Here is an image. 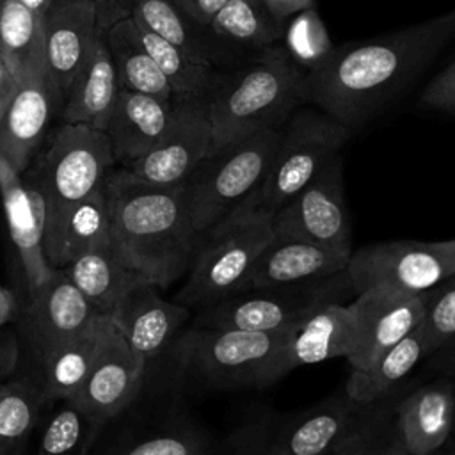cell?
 Wrapping results in <instances>:
<instances>
[{
  "mask_svg": "<svg viewBox=\"0 0 455 455\" xmlns=\"http://www.w3.org/2000/svg\"><path fill=\"white\" fill-rule=\"evenodd\" d=\"M348 293L354 291L347 268L323 279L245 290L201 309L194 327L279 331L295 325L322 306L341 302Z\"/></svg>",
  "mask_w": 455,
  "mask_h": 455,
  "instance_id": "9",
  "label": "cell"
},
{
  "mask_svg": "<svg viewBox=\"0 0 455 455\" xmlns=\"http://www.w3.org/2000/svg\"><path fill=\"white\" fill-rule=\"evenodd\" d=\"M306 103V73L281 43L252 55L243 66L219 75L204 98L215 153L268 128H279Z\"/></svg>",
  "mask_w": 455,
  "mask_h": 455,
  "instance_id": "3",
  "label": "cell"
},
{
  "mask_svg": "<svg viewBox=\"0 0 455 455\" xmlns=\"http://www.w3.org/2000/svg\"><path fill=\"white\" fill-rule=\"evenodd\" d=\"M212 126L204 100L172 98V119L164 137L140 158L126 165L137 178L155 185L187 181L210 155Z\"/></svg>",
  "mask_w": 455,
  "mask_h": 455,
  "instance_id": "13",
  "label": "cell"
},
{
  "mask_svg": "<svg viewBox=\"0 0 455 455\" xmlns=\"http://www.w3.org/2000/svg\"><path fill=\"white\" fill-rule=\"evenodd\" d=\"M290 327L238 331L192 327L176 345L181 370L220 387L267 386L274 382V361Z\"/></svg>",
  "mask_w": 455,
  "mask_h": 455,
  "instance_id": "8",
  "label": "cell"
},
{
  "mask_svg": "<svg viewBox=\"0 0 455 455\" xmlns=\"http://www.w3.org/2000/svg\"><path fill=\"white\" fill-rule=\"evenodd\" d=\"M41 18L21 0L0 4V55L20 84L44 69Z\"/></svg>",
  "mask_w": 455,
  "mask_h": 455,
  "instance_id": "32",
  "label": "cell"
},
{
  "mask_svg": "<svg viewBox=\"0 0 455 455\" xmlns=\"http://www.w3.org/2000/svg\"><path fill=\"white\" fill-rule=\"evenodd\" d=\"M18 87H20V82L11 73V69L7 68V64L4 62V59L0 55V119L5 114L11 100L14 98Z\"/></svg>",
  "mask_w": 455,
  "mask_h": 455,
  "instance_id": "46",
  "label": "cell"
},
{
  "mask_svg": "<svg viewBox=\"0 0 455 455\" xmlns=\"http://www.w3.org/2000/svg\"><path fill=\"white\" fill-rule=\"evenodd\" d=\"M116 158L105 132L87 124L62 123L21 172L41 192L46 204L44 252L64 215L103 185Z\"/></svg>",
  "mask_w": 455,
  "mask_h": 455,
  "instance_id": "5",
  "label": "cell"
},
{
  "mask_svg": "<svg viewBox=\"0 0 455 455\" xmlns=\"http://www.w3.org/2000/svg\"><path fill=\"white\" fill-rule=\"evenodd\" d=\"M263 4L277 21L284 23L288 18H293L302 11L315 7L316 0H263Z\"/></svg>",
  "mask_w": 455,
  "mask_h": 455,
  "instance_id": "44",
  "label": "cell"
},
{
  "mask_svg": "<svg viewBox=\"0 0 455 455\" xmlns=\"http://www.w3.org/2000/svg\"><path fill=\"white\" fill-rule=\"evenodd\" d=\"M28 9H32L34 12H37L39 16H43L44 9L52 4V0H21Z\"/></svg>",
  "mask_w": 455,
  "mask_h": 455,
  "instance_id": "48",
  "label": "cell"
},
{
  "mask_svg": "<svg viewBox=\"0 0 455 455\" xmlns=\"http://www.w3.org/2000/svg\"><path fill=\"white\" fill-rule=\"evenodd\" d=\"M112 455H204V444L194 434L165 432L140 439Z\"/></svg>",
  "mask_w": 455,
  "mask_h": 455,
  "instance_id": "40",
  "label": "cell"
},
{
  "mask_svg": "<svg viewBox=\"0 0 455 455\" xmlns=\"http://www.w3.org/2000/svg\"><path fill=\"white\" fill-rule=\"evenodd\" d=\"M137 25V23H135ZM140 41L151 59L156 62L164 76L167 78L174 98H199L204 100L213 85L220 71L212 66L199 64L192 60L187 53H183L174 44L158 37L156 34L137 25Z\"/></svg>",
  "mask_w": 455,
  "mask_h": 455,
  "instance_id": "34",
  "label": "cell"
},
{
  "mask_svg": "<svg viewBox=\"0 0 455 455\" xmlns=\"http://www.w3.org/2000/svg\"><path fill=\"white\" fill-rule=\"evenodd\" d=\"M9 455H25V441H21Z\"/></svg>",
  "mask_w": 455,
  "mask_h": 455,
  "instance_id": "50",
  "label": "cell"
},
{
  "mask_svg": "<svg viewBox=\"0 0 455 455\" xmlns=\"http://www.w3.org/2000/svg\"><path fill=\"white\" fill-rule=\"evenodd\" d=\"M187 18L206 28L228 0H171Z\"/></svg>",
  "mask_w": 455,
  "mask_h": 455,
  "instance_id": "43",
  "label": "cell"
},
{
  "mask_svg": "<svg viewBox=\"0 0 455 455\" xmlns=\"http://www.w3.org/2000/svg\"><path fill=\"white\" fill-rule=\"evenodd\" d=\"M44 405L37 380L16 373L0 382V446H18L27 441Z\"/></svg>",
  "mask_w": 455,
  "mask_h": 455,
  "instance_id": "35",
  "label": "cell"
},
{
  "mask_svg": "<svg viewBox=\"0 0 455 455\" xmlns=\"http://www.w3.org/2000/svg\"><path fill=\"white\" fill-rule=\"evenodd\" d=\"M418 331L425 355L455 338V274L425 291V313Z\"/></svg>",
  "mask_w": 455,
  "mask_h": 455,
  "instance_id": "38",
  "label": "cell"
},
{
  "mask_svg": "<svg viewBox=\"0 0 455 455\" xmlns=\"http://www.w3.org/2000/svg\"><path fill=\"white\" fill-rule=\"evenodd\" d=\"M98 5V21L100 28H107L110 23L126 18V4L124 0H94Z\"/></svg>",
  "mask_w": 455,
  "mask_h": 455,
  "instance_id": "45",
  "label": "cell"
},
{
  "mask_svg": "<svg viewBox=\"0 0 455 455\" xmlns=\"http://www.w3.org/2000/svg\"><path fill=\"white\" fill-rule=\"evenodd\" d=\"M20 366V347L14 329H0V382L16 375Z\"/></svg>",
  "mask_w": 455,
  "mask_h": 455,
  "instance_id": "42",
  "label": "cell"
},
{
  "mask_svg": "<svg viewBox=\"0 0 455 455\" xmlns=\"http://www.w3.org/2000/svg\"><path fill=\"white\" fill-rule=\"evenodd\" d=\"M455 37V9L386 36L336 46L306 73V103L354 130Z\"/></svg>",
  "mask_w": 455,
  "mask_h": 455,
  "instance_id": "1",
  "label": "cell"
},
{
  "mask_svg": "<svg viewBox=\"0 0 455 455\" xmlns=\"http://www.w3.org/2000/svg\"><path fill=\"white\" fill-rule=\"evenodd\" d=\"M158 290L155 284L140 283L108 315L130 348L146 363L171 347L190 316V307L165 300Z\"/></svg>",
  "mask_w": 455,
  "mask_h": 455,
  "instance_id": "19",
  "label": "cell"
},
{
  "mask_svg": "<svg viewBox=\"0 0 455 455\" xmlns=\"http://www.w3.org/2000/svg\"><path fill=\"white\" fill-rule=\"evenodd\" d=\"M281 137L279 128L210 153L187 178V203L194 229L201 235L233 213L267 176Z\"/></svg>",
  "mask_w": 455,
  "mask_h": 455,
  "instance_id": "7",
  "label": "cell"
},
{
  "mask_svg": "<svg viewBox=\"0 0 455 455\" xmlns=\"http://www.w3.org/2000/svg\"><path fill=\"white\" fill-rule=\"evenodd\" d=\"M350 132L316 107H297L284 124L265 180L242 204L274 215L343 148Z\"/></svg>",
  "mask_w": 455,
  "mask_h": 455,
  "instance_id": "6",
  "label": "cell"
},
{
  "mask_svg": "<svg viewBox=\"0 0 455 455\" xmlns=\"http://www.w3.org/2000/svg\"><path fill=\"white\" fill-rule=\"evenodd\" d=\"M2 2H4V0H0V4H2Z\"/></svg>",
  "mask_w": 455,
  "mask_h": 455,
  "instance_id": "54",
  "label": "cell"
},
{
  "mask_svg": "<svg viewBox=\"0 0 455 455\" xmlns=\"http://www.w3.org/2000/svg\"><path fill=\"white\" fill-rule=\"evenodd\" d=\"M62 101V92L46 75V69L28 75L20 84L0 119V155L20 174L36 158Z\"/></svg>",
  "mask_w": 455,
  "mask_h": 455,
  "instance_id": "17",
  "label": "cell"
},
{
  "mask_svg": "<svg viewBox=\"0 0 455 455\" xmlns=\"http://www.w3.org/2000/svg\"><path fill=\"white\" fill-rule=\"evenodd\" d=\"M453 430H455V419H453Z\"/></svg>",
  "mask_w": 455,
  "mask_h": 455,
  "instance_id": "52",
  "label": "cell"
},
{
  "mask_svg": "<svg viewBox=\"0 0 455 455\" xmlns=\"http://www.w3.org/2000/svg\"><path fill=\"white\" fill-rule=\"evenodd\" d=\"M148 363L139 357L108 315L91 370L73 400L94 421L105 425L124 411L139 395Z\"/></svg>",
  "mask_w": 455,
  "mask_h": 455,
  "instance_id": "14",
  "label": "cell"
},
{
  "mask_svg": "<svg viewBox=\"0 0 455 455\" xmlns=\"http://www.w3.org/2000/svg\"><path fill=\"white\" fill-rule=\"evenodd\" d=\"M62 270L100 315H110L128 291L144 283L123 267L110 243L82 252Z\"/></svg>",
  "mask_w": 455,
  "mask_h": 455,
  "instance_id": "27",
  "label": "cell"
},
{
  "mask_svg": "<svg viewBox=\"0 0 455 455\" xmlns=\"http://www.w3.org/2000/svg\"><path fill=\"white\" fill-rule=\"evenodd\" d=\"M343 162L336 155L304 188L272 215L275 240L352 249L350 213L343 190Z\"/></svg>",
  "mask_w": 455,
  "mask_h": 455,
  "instance_id": "12",
  "label": "cell"
},
{
  "mask_svg": "<svg viewBox=\"0 0 455 455\" xmlns=\"http://www.w3.org/2000/svg\"><path fill=\"white\" fill-rule=\"evenodd\" d=\"M121 89L172 100V89L144 48L135 21L126 16L103 28Z\"/></svg>",
  "mask_w": 455,
  "mask_h": 455,
  "instance_id": "28",
  "label": "cell"
},
{
  "mask_svg": "<svg viewBox=\"0 0 455 455\" xmlns=\"http://www.w3.org/2000/svg\"><path fill=\"white\" fill-rule=\"evenodd\" d=\"M332 455H409L396 423V411L393 416L382 412L364 418Z\"/></svg>",
  "mask_w": 455,
  "mask_h": 455,
  "instance_id": "39",
  "label": "cell"
},
{
  "mask_svg": "<svg viewBox=\"0 0 455 455\" xmlns=\"http://www.w3.org/2000/svg\"><path fill=\"white\" fill-rule=\"evenodd\" d=\"M283 21H277L263 0H228L206 27L217 60L219 46L235 52L258 53L283 37Z\"/></svg>",
  "mask_w": 455,
  "mask_h": 455,
  "instance_id": "26",
  "label": "cell"
},
{
  "mask_svg": "<svg viewBox=\"0 0 455 455\" xmlns=\"http://www.w3.org/2000/svg\"><path fill=\"white\" fill-rule=\"evenodd\" d=\"M432 455H439V453H437V451H435V453H432Z\"/></svg>",
  "mask_w": 455,
  "mask_h": 455,
  "instance_id": "53",
  "label": "cell"
},
{
  "mask_svg": "<svg viewBox=\"0 0 455 455\" xmlns=\"http://www.w3.org/2000/svg\"><path fill=\"white\" fill-rule=\"evenodd\" d=\"M354 400H336L307 412L281 439L288 455H332L357 427L364 421Z\"/></svg>",
  "mask_w": 455,
  "mask_h": 455,
  "instance_id": "29",
  "label": "cell"
},
{
  "mask_svg": "<svg viewBox=\"0 0 455 455\" xmlns=\"http://www.w3.org/2000/svg\"><path fill=\"white\" fill-rule=\"evenodd\" d=\"M425 355L418 327L391 347L382 357L364 370H352L347 382V396L357 403L368 405L386 395L400 382Z\"/></svg>",
  "mask_w": 455,
  "mask_h": 455,
  "instance_id": "33",
  "label": "cell"
},
{
  "mask_svg": "<svg viewBox=\"0 0 455 455\" xmlns=\"http://www.w3.org/2000/svg\"><path fill=\"white\" fill-rule=\"evenodd\" d=\"M350 254L352 249L274 238L256 259L245 290L295 284L339 274L347 268Z\"/></svg>",
  "mask_w": 455,
  "mask_h": 455,
  "instance_id": "21",
  "label": "cell"
},
{
  "mask_svg": "<svg viewBox=\"0 0 455 455\" xmlns=\"http://www.w3.org/2000/svg\"><path fill=\"white\" fill-rule=\"evenodd\" d=\"M94 315L62 268H55L39 288L27 290L14 320L20 363L28 366L27 375H34L55 347L84 331Z\"/></svg>",
  "mask_w": 455,
  "mask_h": 455,
  "instance_id": "11",
  "label": "cell"
},
{
  "mask_svg": "<svg viewBox=\"0 0 455 455\" xmlns=\"http://www.w3.org/2000/svg\"><path fill=\"white\" fill-rule=\"evenodd\" d=\"M348 306L354 315L355 339L347 361L352 370H364L421 323L425 293L402 295L366 290L355 295Z\"/></svg>",
  "mask_w": 455,
  "mask_h": 455,
  "instance_id": "15",
  "label": "cell"
},
{
  "mask_svg": "<svg viewBox=\"0 0 455 455\" xmlns=\"http://www.w3.org/2000/svg\"><path fill=\"white\" fill-rule=\"evenodd\" d=\"M41 20L44 69L64 98L101 30L98 5L94 0H52Z\"/></svg>",
  "mask_w": 455,
  "mask_h": 455,
  "instance_id": "18",
  "label": "cell"
},
{
  "mask_svg": "<svg viewBox=\"0 0 455 455\" xmlns=\"http://www.w3.org/2000/svg\"><path fill=\"white\" fill-rule=\"evenodd\" d=\"M128 16L142 28L180 48L192 60L215 66L206 28L187 18L171 0H124Z\"/></svg>",
  "mask_w": 455,
  "mask_h": 455,
  "instance_id": "31",
  "label": "cell"
},
{
  "mask_svg": "<svg viewBox=\"0 0 455 455\" xmlns=\"http://www.w3.org/2000/svg\"><path fill=\"white\" fill-rule=\"evenodd\" d=\"M281 44L286 50L288 57L304 73H309L322 66L336 48L316 11V5L291 18L283 32Z\"/></svg>",
  "mask_w": 455,
  "mask_h": 455,
  "instance_id": "37",
  "label": "cell"
},
{
  "mask_svg": "<svg viewBox=\"0 0 455 455\" xmlns=\"http://www.w3.org/2000/svg\"><path fill=\"white\" fill-rule=\"evenodd\" d=\"M259 455H288V453L284 451V448H283V444H281V441H279L277 444L267 448V450H265L263 453H259Z\"/></svg>",
  "mask_w": 455,
  "mask_h": 455,
  "instance_id": "49",
  "label": "cell"
},
{
  "mask_svg": "<svg viewBox=\"0 0 455 455\" xmlns=\"http://www.w3.org/2000/svg\"><path fill=\"white\" fill-rule=\"evenodd\" d=\"M101 427L73 400H64L46 421L36 455H85Z\"/></svg>",
  "mask_w": 455,
  "mask_h": 455,
  "instance_id": "36",
  "label": "cell"
},
{
  "mask_svg": "<svg viewBox=\"0 0 455 455\" xmlns=\"http://www.w3.org/2000/svg\"><path fill=\"white\" fill-rule=\"evenodd\" d=\"M108 243L110 215L101 185L64 215L53 242L46 249V259L52 267L62 268L82 252Z\"/></svg>",
  "mask_w": 455,
  "mask_h": 455,
  "instance_id": "30",
  "label": "cell"
},
{
  "mask_svg": "<svg viewBox=\"0 0 455 455\" xmlns=\"http://www.w3.org/2000/svg\"><path fill=\"white\" fill-rule=\"evenodd\" d=\"M395 411L407 453L432 455L453 432L455 391L450 384H428L411 393Z\"/></svg>",
  "mask_w": 455,
  "mask_h": 455,
  "instance_id": "24",
  "label": "cell"
},
{
  "mask_svg": "<svg viewBox=\"0 0 455 455\" xmlns=\"http://www.w3.org/2000/svg\"><path fill=\"white\" fill-rule=\"evenodd\" d=\"M105 315L96 313L89 325L55 347L32 375L41 389L44 405L69 400L85 380L96 357Z\"/></svg>",
  "mask_w": 455,
  "mask_h": 455,
  "instance_id": "25",
  "label": "cell"
},
{
  "mask_svg": "<svg viewBox=\"0 0 455 455\" xmlns=\"http://www.w3.org/2000/svg\"><path fill=\"white\" fill-rule=\"evenodd\" d=\"M347 274L355 295L366 290L421 295L455 274V238L370 243L350 254Z\"/></svg>",
  "mask_w": 455,
  "mask_h": 455,
  "instance_id": "10",
  "label": "cell"
},
{
  "mask_svg": "<svg viewBox=\"0 0 455 455\" xmlns=\"http://www.w3.org/2000/svg\"><path fill=\"white\" fill-rule=\"evenodd\" d=\"M355 329L348 304L322 306L290 327L274 361V379L288 371L334 357H348L354 348Z\"/></svg>",
  "mask_w": 455,
  "mask_h": 455,
  "instance_id": "20",
  "label": "cell"
},
{
  "mask_svg": "<svg viewBox=\"0 0 455 455\" xmlns=\"http://www.w3.org/2000/svg\"><path fill=\"white\" fill-rule=\"evenodd\" d=\"M121 91L105 34L100 30L87 59L69 84L60 107L62 123L87 124L105 132Z\"/></svg>",
  "mask_w": 455,
  "mask_h": 455,
  "instance_id": "23",
  "label": "cell"
},
{
  "mask_svg": "<svg viewBox=\"0 0 455 455\" xmlns=\"http://www.w3.org/2000/svg\"><path fill=\"white\" fill-rule=\"evenodd\" d=\"M16 448V446H14ZM14 448H11V446H0V455H9Z\"/></svg>",
  "mask_w": 455,
  "mask_h": 455,
  "instance_id": "51",
  "label": "cell"
},
{
  "mask_svg": "<svg viewBox=\"0 0 455 455\" xmlns=\"http://www.w3.org/2000/svg\"><path fill=\"white\" fill-rule=\"evenodd\" d=\"M0 199L11 242L16 249L27 290L44 284L55 272L44 252L46 204L39 188L0 155Z\"/></svg>",
  "mask_w": 455,
  "mask_h": 455,
  "instance_id": "16",
  "label": "cell"
},
{
  "mask_svg": "<svg viewBox=\"0 0 455 455\" xmlns=\"http://www.w3.org/2000/svg\"><path fill=\"white\" fill-rule=\"evenodd\" d=\"M171 119L172 100L121 89L105 128L116 162L126 167L148 153L164 137Z\"/></svg>",
  "mask_w": 455,
  "mask_h": 455,
  "instance_id": "22",
  "label": "cell"
},
{
  "mask_svg": "<svg viewBox=\"0 0 455 455\" xmlns=\"http://www.w3.org/2000/svg\"><path fill=\"white\" fill-rule=\"evenodd\" d=\"M103 188L110 215V247L123 267L158 288L185 275L199 245L185 181L155 185L126 167H112Z\"/></svg>",
  "mask_w": 455,
  "mask_h": 455,
  "instance_id": "2",
  "label": "cell"
},
{
  "mask_svg": "<svg viewBox=\"0 0 455 455\" xmlns=\"http://www.w3.org/2000/svg\"><path fill=\"white\" fill-rule=\"evenodd\" d=\"M18 311H20V302L16 293L11 288L0 284V329L9 327V323L16 320Z\"/></svg>",
  "mask_w": 455,
  "mask_h": 455,
  "instance_id": "47",
  "label": "cell"
},
{
  "mask_svg": "<svg viewBox=\"0 0 455 455\" xmlns=\"http://www.w3.org/2000/svg\"><path fill=\"white\" fill-rule=\"evenodd\" d=\"M419 103L434 110L455 114V59L427 84Z\"/></svg>",
  "mask_w": 455,
  "mask_h": 455,
  "instance_id": "41",
  "label": "cell"
},
{
  "mask_svg": "<svg viewBox=\"0 0 455 455\" xmlns=\"http://www.w3.org/2000/svg\"><path fill=\"white\" fill-rule=\"evenodd\" d=\"M272 242V215L240 204L199 235L187 281L174 300L206 309L243 291L256 259Z\"/></svg>",
  "mask_w": 455,
  "mask_h": 455,
  "instance_id": "4",
  "label": "cell"
}]
</instances>
